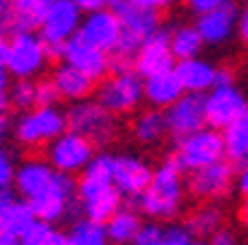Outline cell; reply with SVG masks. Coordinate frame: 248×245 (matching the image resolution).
<instances>
[{"instance_id": "obj_27", "label": "cell", "mask_w": 248, "mask_h": 245, "mask_svg": "<svg viewBox=\"0 0 248 245\" xmlns=\"http://www.w3.org/2000/svg\"><path fill=\"white\" fill-rule=\"evenodd\" d=\"M184 227L192 232V237H211L218 227H224V210L213 202H205L186 218Z\"/></svg>"}, {"instance_id": "obj_12", "label": "cell", "mask_w": 248, "mask_h": 245, "mask_svg": "<svg viewBox=\"0 0 248 245\" xmlns=\"http://www.w3.org/2000/svg\"><path fill=\"white\" fill-rule=\"evenodd\" d=\"M154 167L149 162L138 156V153H113L111 156V178L122 199H135L151 181Z\"/></svg>"}, {"instance_id": "obj_24", "label": "cell", "mask_w": 248, "mask_h": 245, "mask_svg": "<svg viewBox=\"0 0 248 245\" xmlns=\"http://www.w3.org/2000/svg\"><path fill=\"white\" fill-rule=\"evenodd\" d=\"M78 205H81L84 218L97 221V224H106V221L111 218L119 208H122V194L116 191V186H108V189L94 191V194L78 199Z\"/></svg>"}, {"instance_id": "obj_48", "label": "cell", "mask_w": 248, "mask_h": 245, "mask_svg": "<svg viewBox=\"0 0 248 245\" xmlns=\"http://www.w3.org/2000/svg\"><path fill=\"white\" fill-rule=\"evenodd\" d=\"M6 138H8V124H6V119H0V146L6 143Z\"/></svg>"}, {"instance_id": "obj_26", "label": "cell", "mask_w": 248, "mask_h": 245, "mask_svg": "<svg viewBox=\"0 0 248 245\" xmlns=\"http://www.w3.org/2000/svg\"><path fill=\"white\" fill-rule=\"evenodd\" d=\"M140 224L143 221L135 210L119 208L103 227H106V234H108V243L111 245H130L132 237L138 234V229H140Z\"/></svg>"}, {"instance_id": "obj_38", "label": "cell", "mask_w": 248, "mask_h": 245, "mask_svg": "<svg viewBox=\"0 0 248 245\" xmlns=\"http://www.w3.org/2000/svg\"><path fill=\"white\" fill-rule=\"evenodd\" d=\"M208 245H237V234L227 227H218L216 232L208 237Z\"/></svg>"}, {"instance_id": "obj_10", "label": "cell", "mask_w": 248, "mask_h": 245, "mask_svg": "<svg viewBox=\"0 0 248 245\" xmlns=\"http://www.w3.org/2000/svg\"><path fill=\"white\" fill-rule=\"evenodd\" d=\"M202 108H205V124L213 129H227L243 119L246 113V97L235 84L227 86H211L202 94Z\"/></svg>"}, {"instance_id": "obj_28", "label": "cell", "mask_w": 248, "mask_h": 245, "mask_svg": "<svg viewBox=\"0 0 248 245\" xmlns=\"http://www.w3.org/2000/svg\"><path fill=\"white\" fill-rule=\"evenodd\" d=\"M221 140H224V159L230 162H248V122L237 119L235 124H230L227 129H221Z\"/></svg>"}, {"instance_id": "obj_16", "label": "cell", "mask_w": 248, "mask_h": 245, "mask_svg": "<svg viewBox=\"0 0 248 245\" xmlns=\"http://www.w3.org/2000/svg\"><path fill=\"white\" fill-rule=\"evenodd\" d=\"M165 122H168V135H173L175 140L189 132H197L205 127V108H202V94H189L184 92L173 105L162 110Z\"/></svg>"}, {"instance_id": "obj_50", "label": "cell", "mask_w": 248, "mask_h": 245, "mask_svg": "<svg viewBox=\"0 0 248 245\" xmlns=\"http://www.w3.org/2000/svg\"><path fill=\"white\" fill-rule=\"evenodd\" d=\"M6 46H8V35L0 32V62H3V57H6Z\"/></svg>"}, {"instance_id": "obj_51", "label": "cell", "mask_w": 248, "mask_h": 245, "mask_svg": "<svg viewBox=\"0 0 248 245\" xmlns=\"http://www.w3.org/2000/svg\"><path fill=\"white\" fill-rule=\"evenodd\" d=\"M240 221H243V227L248 229V199H246V205L240 208Z\"/></svg>"}, {"instance_id": "obj_8", "label": "cell", "mask_w": 248, "mask_h": 245, "mask_svg": "<svg viewBox=\"0 0 248 245\" xmlns=\"http://www.w3.org/2000/svg\"><path fill=\"white\" fill-rule=\"evenodd\" d=\"M76 178L65 172H54L51 184L46 186L35 199H30V208L35 218L46 224H60L76 210Z\"/></svg>"}, {"instance_id": "obj_40", "label": "cell", "mask_w": 248, "mask_h": 245, "mask_svg": "<svg viewBox=\"0 0 248 245\" xmlns=\"http://www.w3.org/2000/svg\"><path fill=\"white\" fill-rule=\"evenodd\" d=\"M78 6L81 14H92V11H100V8H108V0H73Z\"/></svg>"}, {"instance_id": "obj_13", "label": "cell", "mask_w": 248, "mask_h": 245, "mask_svg": "<svg viewBox=\"0 0 248 245\" xmlns=\"http://www.w3.org/2000/svg\"><path fill=\"white\" fill-rule=\"evenodd\" d=\"M232 184H235V170H232L230 159H218L208 167H200V170L189 172V178H186L189 194L202 199V202H213L218 197L230 194Z\"/></svg>"}, {"instance_id": "obj_15", "label": "cell", "mask_w": 248, "mask_h": 245, "mask_svg": "<svg viewBox=\"0 0 248 245\" xmlns=\"http://www.w3.org/2000/svg\"><path fill=\"white\" fill-rule=\"evenodd\" d=\"M76 35L111 54L113 46L119 43V35H122V22H119L113 8H100V11H92V14H84L81 16V25H78Z\"/></svg>"}, {"instance_id": "obj_49", "label": "cell", "mask_w": 248, "mask_h": 245, "mask_svg": "<svg viewBox=\"0 0 248 245\" xmlns=\"http://www.w3.org/2000/svg\"><path fill=\"white\" fill-rule=\"evenodd\" d=\"M6 110H8V97H6V92H0V119L6 116Z\"/></svg>"}, {"instance_id": "obj_3", "label": "cell", "mask_w": 248, "mask_h": 245, "mask_svg": "<svg viewBox=\"0 0 248 245\" xmlns=\"http://www.w3.org/2000/svg\"><path fill=\"white\" fill-rule=\"evenodd\" d=\"M11 78H41V73L49 65L46 43L41 41L35 30H14L8 32V46L3 57Z\"/></svg>"}, {"instance_id": "obj_11", "label": "cell", "mask_w": 248, "mask_h": 245, "mask_svg": "<svg viewBox=\"0 0 248 245\" xmlns=\"http://www.w3.org/2000/svg\"><path fill=\"white\" fill-rule=\"evenodd\" d=\"M173 68H175V57L170 51V30L159 25L151 35H146L140 41L135 57H132V70L140 78H149L154 73H165V70Z\"/></svg>"}, {"instance_id": "obj_42", "label": "cell", "mask_w": 248, "mask_h": 245, "mask_svg": "<svg viewBox=\"0 0 248 245\" xmlns=\"http://www.w3.org/2000/svg\"><path fill=\"white\" fill-rule=\"evenodd\" d=\"M132 3H138V6H143V8H154V11H159V8L175 6L178 0H132Z\"/></svg>"}, {"instance_id": "obj_45", "label": "cell", "mask_w": 248, "mask_h": 245, "mask_svg": "<svg viewBox=\"0 0 248 245\" xmlns=\"http://www.w3.org/2000/svg\"><path fill=\"white\" fill-rule=\"evenodd\" d=\"M8 84H11V76H8L6 65L0 62V92H6V89H8Z\"/></svg>"}, {"instance_id": "obj_30", "label": "cell", "mask_w": 248, "mask_h": 245, "mask_svg": "<svg viewBox=\"0 0 248 245\" xmlns=\"http://www.w3.org/2000/svg\"><path fill=\"white\" fill-rule=\"evenodd\" d=\"M65 245H111V243H108L103 224L89 221V218H78L65 232Z\"/></svg>"}, {"instance_id": "obj_47", "label": "cell", "mask_w": 248, "mask_h": 245, "mask_svg": "<svg viewBox=\"0 0 248 245\" xmlns=\"http://www.w3.org/2000/svg\"><path fill=\"white\" fill-rule=\"evenodd\" d=\"M14 197H11V191H0V213H3V210H6V205L11 202Z\"/></svg>"}, {"instance_id": "obj_44", "label": "cell", "mask_w": 248, "mask_h": 245, "mask_svg": "<svg viewBox=\"0 0 248 245\" xmlns=\"http://www.w3.org/2000/svg\"><path fill=\"white\" fill-rule=\"evenodd\" d=\"M227 84H235V76H232V70L218 68L216 70V84H213V86H227Z\"/></svg>"}, {"instance_id": "obj_43", "label": "cell", "mask_w": 248, "mask_h": 245, "mask_svg": "<svg viewBox=\"0 0 248 245\" xmlns=\"http://www.w3.org/2000/svg\"><path fill=\"white\" fill-rule=\"evenodd\" d=\"M237 35H240L243 41L248 43V6L243 8L240 14H237Z\"/></svg>"}, {"instance_id": "obj_20", "label": "cell", "mask_w": 248, "mask_h": 245, "mask_svg": "<svg viewBox=\"0 0 248 245\" xmlns=\"http://www.w3.org/2000/svg\"><path fill=\"white\" fill-rule=\"evenodd\" d=\"M113 11H116L119 22H122V32L135 38V41H143L146 35H151V32L159 27V14H156L154 8L138 6L132 0H124L122 6H116Z\"/></svg>"}, {"instance_id": "obj_22", "label": "cell", "mask_w": 248, "mask_h": 245, "mask_svg": "<svg viewBox=\"0 0 248 245\" xmlns=\"http://www.w3.org/2000/svg\"><path fill=\"white\" fill-rule=\"evenodd\" d=\"M181 94H184V89H181V84H178L173 70L154 73V76H149V78H143V100H146L151 108L165 110L168 105H173Z\"/></svg>"}, {"instance_id": "obj_54", "label": "cell", "mask_w": 248, "mask_h": 245, "mask_svg": "<svg viewBox=\"0 0 248 245\" xmlns=\"http://www.w3.org/2000/svg\"><path fill=\"white\" fill-rule=\"evenodd\" d=\"M186 245H208V243H202V240H194V237H192V240H189Z\"/></svg>"}, {"instance_id": "obj_35", "label": "cell", "mask_w": 248, "mask_h": 245, "mask_svg": "<svg viewBox=\"0 0 248 245\" xmlns=\"http://www.w3.org/2000/svg\"><path fill=\"white\" fill-rule=\"evenodd\" d=\"M159 237H162V227L156 221H146V224H140V229H138L130 245H154Z\"/></svg>"}, {"instance_id": "obj_33", "label": "cell", "mask_w": 248, "mask_h": 245, "mask_svg": "<svg viewBox=\"0 0 248 245\" xmlns=\"http://www.w3.org/2000/svg\"><path fill=\"white\" fill-rule=\"evenodd\" d=\"M14 172H16V159L14 153L0 146V191L14 189Z\"/></svg>"}, {"instance_id": "obj_41", "label": "cell", "mask_w": 248, "mask_h": 245, "mask_svg": "<svg viewBox=\"0 0 248 245\" xmlns=\"http://www.w3.org/2000/svg\"><path fill=\"white\" fill-rule=\"evenodd\" d=\"M235 186H237V194H243L248 199V162H243L240 172H235Z\"/></svg>"}, {"instance_id": "obj_19", "label": "cell", "mask_w": 248, "mask_h": 245, "mask_svg": "<svg viewBox=\"0 0 248 245\" xmlns=\"http://www.w3.org/2000/svg\"><path fill=\"white\" fill-rule=\"evenodd\" d=\"M216 65L208 60H202V57H189V60H175V78H178L181 89L189 94H205L208 89H211L213 84H216Z\"/></svg>"}, {"instance_id": "obj_37", "label": "cell", "mask_w": 248, "mask_h": 245, "mask_svg": "<svg viewBox=\"0 0 248 245\" xmlns=\"http://www.w3.org/2000/svg\"><path fill=\"white\" fill-rule=\"evenodd\" d=\"M0 32H3V35L14 32V6H11V0H0Z\"/></svg>"}, {"instance_id": "obj_5", "label": "cell", "mask_w": 248, "mask_h": 245, "mask_svg": "<svg viewBox=\"0 0 248 245\" xmlns=\"http://www.w3.org/2000/svg\"><path fill=\"white\" fill-rule=\"evenodd\" d=\"M94 100L113 116L135 113L143 103V78L132 68L116 70L113 76H106V78L97 81Z\"/></svg>"}, {"instance_id": "obj_29", "label": "cell", "mask_w": 248, "mask_h": 245, "mask_svg": "<svg viewBox=\"0 0 248 245\" xmlns=\"http://www.w3.org/2000/svg\"><path fill=\"white\" fill-rule=\"evenodd\" d=\"M202 38H200L197 27L194 25H178L170 30V51H173L175 60H189V57H197L202 51Z\"/></svg>"}, {"instance_id": "obj_34", "label": "cell", "mask_w": 248, "mask_h": 245, "mask_svg": "<svg viewBox=\"0 0 248 245\" xmlns=\"http://www.w3.org/2000/svg\"><path fill=\"white\" fill-rule=\"evenodd\" d=\"M35 105H60V94L51 78H35Z\"/></svg>"}, {"instance_id": "obj_46", "label": "cell", "mask_w": 248, "mask_h": 245, "mask_svg": "<svg viewBox=\"0 0 248 245\" xmlns=\"http://www.w3.org/2000/svg\"><path fill=\"white\" fill-rule=\"evenodd\" d=\"M49 245H65V232H60V229L54 227V232H51V237H49Z\"/></svg>"}, {"instance_id": "obj_31", "label": "cell", "mask_w": 248, "mask_h": 245, "mask_svg": "<svg viewBox=\"0 0 248 245\" xmlns=\"http://www.w3.org/2000/svg\"><path fill=\"white\" fill-rule=\"evenodd\" d=\"M8 108L27 110L35 105V78H14V86L8 84L6 89Z\"/></svg>"}, {"instance_id": "obj_21", "label": "cell", "mask_w": 248, "mask_h": 245, "mask_svg": "<svg viewBox=\"0 0 248 245\" xmlns=\"http://www.w3.org/2000/svg\"><path fill=\"white\" fill-rule=\"evenodd\" d=\"M51 84L57 86V94L60 100H68V103H78V100H87L94 92V81L89 76H84L81 70H76L73 65L62 62L57 65L54 73H51Z\"/></svg>"}, {"instance_id": "obj_17", "label": "cell", "mask_w": 248, "mask_h": 245, "mask_svg": "<svg viewBox=\"0 0 248 245\" xmlns=\"http://www.w3.org/2000/svg\"><path fill=\"white\" fill-rule=\"evenodd\" d=\"M194 27H197L205 46H224L237 32V8L232 6V0H230V3L213 8V11L197 14Z\"/></svg>"}, {"instance_id": "obj_1", "label": "cell", "mask_w": 248, "mask_h": 245, "mask_svg": "<svg viewBox=\"0 0 248 245\" xmlns=\"http://www.w3.org/2000/svg\"><path fill=\"white\" fill-rule=\"evenodd\" d=\"M184 191H186L184 170L173 159H165L162 165L154 167L149 186L135 197L138 210L149 221H168L181 210Z\"/></svg>"}, {"instance_id": "obj_52", "label": "cell", "mask_w": 248, "mask_h": 245, "mask_svg": "<svg viewBox=\"0 0 248 245\" xmlns=\"http://www.w3.org/2000/svg\"><path fill=\"white\" fill-rule=\"evenodd\" d=\"M0 245H19L16 237H6V234H0Z\"/></svg>"}, {"instance_id": "obj_25", "label": "cell", "mask_w": 248, "mask_h": 245, "mask_svg": "<svg viewBox=\"0 0 248 245\" xmlns=\"http://www.w3.org/2000/svg\"><path fill=\"white\" fill-rule=\"evenodd\" d=\"M32 221H35V213H32L30 202H25V199H11L6 205V210L0 213V234L19 240L32 227Z\"/></svg>"}, {"instance_id": "obj_36", "label": "cell", "mask_w": 248, "mask_h": 245, "mask_svg": "<svg viewBox=\"0 0 248 245\" xmlns=\"http://www.w3.org/2000/svg\"><path fill=\"white\" fill-rule=\"evenodd\" d=\"M189 240H192V232L186 227H168L162 229V237L154 245H186Z\"/></svg>"}, {"instance_id": "obj_53", "label": "cell", "mask_w": 248, "mask_h": 245, "mask_svg": "<svg viewBox=\"0 0 248 245\" xmlns=\"http://www.w3.org/2000/svg\"><path fill=\"white\" fill-rule=\"evenodd\" d=\"M124 0H108V8H116V6H122Z\"/></svg>"}, {"instance_id": "obj_55", "label": "cell", "mask_w": 248, "mask_h": 245, "mask_svg": "<svg viewBox=\"0 0 248 245\" xmlns=\"http://www.w3.org/2000/svg\"><path fill=\"white\" fill-rule=\"evenodd\" d=\"M243 119L248 122V100H246V113H243Z\"/></svg>"}, {"instance_id": "obj_18", "label": "cell", "mask_w": 248, "mask_h": 245, "mask_svg": "<svg viewBox=\"0 0 248 245\" xmlns=\"http://www.w3.org/2000/svg\"><path fill=\"white\" fill-rule=\"evenodd\" d=\"M54 167L46 159H38V156H27V159L16 162V172H14V191L19 194V199H35L46 186L51 184L54 178Z\"/></svg>"}, {"instance_id": "obj_7", "label": "cell", "mask_w": 248, "mask_h": 245, "mask_svg": "<svg viewBox=\"0 0 248 245\" xmlns=\"http://www.w3.org/2000/svg\"><path fill=\"white\" fill-rule=\"evenodd\" d=\"M224 159V140H221V129H213L205 124L197 132L178 138L175 140V153L173 162L184 172H194L200 167H208L213 162Z\"/></svg>"}, {"instance_id": "obj_23", "label": "cell", "mask_w": 248, "mask_h": 245, "mask_svg": "<svg viewBox=\"0 0 248 245\" xmlns=\"http://www.w3.org/2000/svg\"><path fill=\"white\" fill-rule=\"evenodd\" d=\"M130 135L135 138V143H140V146H159V143L168 138V122H165V113H162L159 108L138 110L135 116H132Z\"/></svg>"}, {"instance_id": "obj_32", "label": "cell", "mask_w": 248, "mask_h": 245, "mask_svg": "<svg viewBox=\"0 0 248 245\" xmlns=\"http://www.w3.org/2000/svg\"><path fill=\"white\" fill-rule=\"evenodd\" d=\"M51 232H54V224H46V221L35 218V221H32V227L27 229L16 243L19 245H49Z\"/></svg>"}, {"instance_id": "obj_4", "label": "cell", "mask_w": 248, "mask_h": 245, "mask_svg": "<svg viewBox=\"0 0 248 245\" xmlns=\"http://www.w3.org/2000/svg\"><path fill=\"white\" fill-rule=\"evenodd\" d=\"M65 122L68 129L84 135L94 148H106L113 143L119 127H116V116L108 113L97 100H78V103H70V108L65 110Z\"/></svg>"}, {"instance_id": "obj_6", "label": "cell", "mask_w": 248, "mask_h": 245, "mask_svg": "<svg viewBox=\"0 0 248 245\" xmlns=\"http://www.w3.org/2000/svg\"><path fill=\"white\" fill-rule=\"evenodd\" d=\"M81 16H84V14L78 11V6H76L73 0H46L35 32L41 35V41L46 43L49 60L51 57H60L62 43L78 32Z\"/></svg>"}, {"instance_id": "obj_9", "label": "cell", "mask_w": 248, "mask_h": 245, "mask_svg": "<svg viewBox=\"0 0 248 245\" xmlns=\"http://www.w3.org/2000/svg\"><path fill=\"white\" fill-rule=\"evenodd\" d=\"M94 151H97V148H94L84 135H78L73 129H65V132H60V135L46 146V162H49L57 172H65V175L76 178L89 165Z\"/></svg>"}, {"instance_id": "obj_2", "label": "cell", "mask_w": 248, "mask_h": 245, "mask_svg": "<svg viewBox=\"0 0 248 245\" xmlns=\"http://www.w3.org/2000/svg\"><path fill=\"white\" fill-rule=\"evenodd\" d=\"M11 135L22 148H44L54 140L60 132L68 129L65 122V110L60 105H32L27 110H19V116L14 119Z\"/></svg>"}, {"instance_id": "obj_39", "label": "cell", "mask_w": 248, "mask_h": 245, "mask_svg": "<svg viewBox=\"0 0 248 245\" xmlns=\"http://www.w3.org/2000/svg\"><path fill=\"white\" fill-rule=\"evenodd\" d=\"M186 3H189V8L194 14H205V11H213V8L224 6V3H230V0H186Z\"/></svg>"}, {"instance_id": "obj_14", "label": "cell", "mask_w": 248, "mask_h": 245, "mask_svg": "<svg viewBox=\"0 0 248 245\" xmlns=\"http://www.w3.org/2000/svg\"><path fill=\"white\" fill-rule=\"evenodd\" d=\"M60 60L68 62V65H73V68L81 70L84 76H89L94 84H97L100 78H106L108 70H111V54L103 51V49H97V46H92V43H87L78 35L68 38V41L62 43Z\"/></svg>"}]
</instances>
